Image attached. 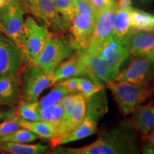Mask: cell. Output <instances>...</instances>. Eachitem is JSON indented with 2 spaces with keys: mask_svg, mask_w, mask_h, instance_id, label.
<instances>
[{
  "mask_svg": "<svg viewBox=\"0 0 154 154\" xmlns=\"http://www.w3.org/2000/svg\"><path fill=\"white\" fill-rule=\"evenodd\" d=\"M130 133L115 129L103 134L96 141L82 148L59 147L55 153L65 154H119L132 153L136 151Z\"/></svg>",
  "mask_w": 154,
  "mask_h": 154,
  "instance_id": "obj_1",
  "label": "cell"
},
{
  "mask_svg": "<svg viewBox=\"0 0 154 154\" xmlns=\"http://www.w3.org/2000/svg\"><path fill=\"white\" fill-rule=\"evenodd\" d=\"M106 85L124 115L132 113L154 94V86L151 84H132L109 81Z\"/></svg>",
  "mask_w": 154,
  "mask_h": 154,
  "instance_id": "obj_2",
  "label": "cell"
},
{
  "mask_svg": "<svg viewBox=\"0 0 154 154\" xmlns=\"http://www.w3.org/2000/svg\"><path fill=\"white\" fill-rule=\"evenodd\" d=\"M75 50L76 49L70 38H66L63 34L50 32L41 52L32 63L51 76L57 67L71 57Z\"/></svg>",
  "mask_w": 154,
  "mask_h": 154,
  "instance_id": "obj_3",
  "label": "cell"
},
{
  "mask_svg": "<svg viewBox=\"0 0 154 154\" xmlns=\"http://www.w3.org/2000/svg\"><path fill=\"white\" fill-rule=\"evenodd\" d=\"M49 34L47 26H40L32 17H26L19 47L23 64L32 63L36 59L43 49Z\"/></svg>",
  "mask_w": 154,
  "mask_h": 154,
  "instance_id": "obj_4",
  "label": "cell"
},
{
  "mask_svg": "<svg viewBox=\"0 0 154 154\" xmlns=\"http://www.w3.org/2000/svg\"><path fill=\"white\" fill-rule=\"evenodd\" d=\"M21 99L28 102L37 101L45 88L51 86V76L41 67L29 63L22 67L20 72Z\"/></svg>",
  "mask_w": 154,
  "mask_h": 154,
  "instance_id": "obj_5",
  "label": "cell"
},
{
  "mask_svg": "<svg viewBox=\"0 0 154 154\" xmlns=\"http://www.w3.org/2000/svg\"><path fill=\"white\" fill-rule=\"evenodd\" d=\"M26 7L21 0H7L0 7V32L20 47Z\"/></svg>",
  "mask_w": 154,
  "mask_h": 154,
  "instance_id": "obj_6",
  "label": "cell"
},
{
  "mask_svg": "<svg viewBox=\"0 0 154 154\" xmlns=\"http://www.w3.org/2000/svg\"><path fill=\"white\" fill-rule=\"evenodd\" d=\"M95 51L106 63L116 78L120 73V66L129 56L120 38L113 34L96 47L83 48ZM115 78V79H116Z\"/></svg>",
  "mask_w": 154,
  "mask_h": 154,
  "instance_id": "obj_7",
  "label": "cell"
},
{
  "mask_svg": "<svg viewBox=\"0 0 154 154\" xmlns=\"http://www.w3.org/2000/svg\"><path fill=\"white\" fill-rule=\"evenodd\" d=\"M113 81L132 84H151L154 82V61L147 56L133 57L128 66L119 73Z\"/></svg>",
  "mask_w": 154,
  "mask_h": 154,
  "instance_id": "obj_8",
  "label": "cell"
},
{
  "mask_svg": "<svg viewBox=\"0 0 154 154\" xmlns=\"http://www.w3.org/2000/svg\"><path fill=\"white\" fill-rule=\"evenodd\" d=\"M29 11L51 28L52 32L63 34L67 28L64 21L57 11L52 0H28Z\"/></svg>",
  "mask_w": 154,
  "mask_h": 154,
  "instance_id": "obj_9",
  "label": "cell"
},
{
  "mask_svg": "<svg viewBox=\"0 0 154 154\" xmlns=\"http://www.w3.org/2000/svg\"><path fill=\"white\" fill-rule=\"evenodd\" d=\"M23 65L20 51L16 44L0 32V78L19 73Z\"/></svg>",
  "mask_w": 154,
  "mask_h": 154,
  "instance_id": "obj_10",
  "label": "cell"
},
{
  "mask_svg": "<svg viewBox=\"0 0 154 154\" xmlns=\"http://www.w3.org/2000/svg\"><path fill=\"white\" fill-rule=\"evenodd\" d=\"M97 16L88 12H75L70 21L69 29L72 43L76 50L86 47L93 34Z\"/></svg>",
  "mask_w": 154,
  "mask_h": 154,
  "instance_id": "obj_11",
  "label": "cell"
},
{
  "mask_svg": "<svg viewBox=\"0 0 154 154\" xmlns=\"http://www.w3.org/2000/svg\"><path fill=\"white\" fill-rule=\"evenodd\" d=\"M123 45L133 57H142L154 49V31L136 30L130 28L121 39Z\"/></svg>",
  "mask_w": 154,
  "mask_h": 154,
  "instance_id": "obj_12",
  "label": "cell"
},
{
  "mask_svg": "<svg viewBox=\"0 0 154 154\" xmlns=\"http://www.w3.org/2000/svg\"><path fill=\"white\" fill-rule=\"evenodd\" d=\"M116 9V1L113 0L109 5L99 11L96 18L93 34L87 45L84 48L97 47L112 35L113 21Z\"/></svg>",
  "mask_w": 154,
  "mask_h": 154,
  "instance_id": "obj_13",
  "label": "cell"
},
{
  "mask_svg": "<svg viewBox=\"0 0 154 154\" xmlns=\"http://www.w3.org/2000/svg\"><path fill=\"white\" fill-rule=\"evenodd\" d=\"M77 52L85 63L88 79L101 85H103V83L115 79L116 77L106 63L95 51L87 49H79Z\"/></svg>",
  "mask_w": 154,
  "mask_h": 154,
  "instance_id": "obj_14",
  "label": "cell"
},
{
  "mask_svg": "<svg viewBox=\"0 0 154 154\" xmlns=\"http://www.w3.org/2000/svg\"><path fill=\"white\" fill-rule=\"evenodd\" d=\"M86 108H87V103H86V98L82 94L79 93L72 114L66 121L61 123L60 126L55 131L53 137L50 139L51 146L57 140L72 133L79 126L85 118Z\"/></svg>",
  "mask_w": 154,
  "mask_h": 154,
  "instance_id": "obj_15",
  "label": "cell"
},
{
  "mask_svg": "<svg viewBox=\"0 0 154 154\" xmlns=\"http://www.w3.org/2000/svg\"><path fill=\"white\" fill-rule=\"evenodd\" d=\"M78 76L87 77V71L85 63L76 51L55 69L51 75V86L63 79Z\"/></svg>",
  "mask_w": 154,
  "mask_h": 154,
  "instance_id": "obj_16",
  "label": "cell"
},
{
  "mask_svg": "<svg viewBox=\"0 0 154 154\" xmlns=\"http://www.w3.org/2000/svg\"><path fill=\"white\" fill-rule=\"evenodd\" d=\"M20 72L0 78V105H18L21 99Z\"/></svg>",
  "mask_w": 154,
  "mask_h": 154,
  "instance_id": "obj_17",
  "label": "cell"
},
{
  "mask_svg": "<svg viewBox=\"0 0 154 154\" xmlns=\"http://www.w3.org/2000/svg\"><path fill=\"white\" fill-rule=\"evenodd\" d=\"M99 119L98 117L92 113L86 112L85 118L79 126L72 133L57 140L52 146V148L59 146L62 144L76 141L94 134L97 131V124Z\"/></svg>",
  "mask_w": 154,
  "mask_h": 154,
  "instance_id": "obj_18",
  "label": "cell"
},
{
  "mask_svg": "<svg viewBox=\"0 0 154 154\" xmlns=\"http://www.w3.org/2000/svg\"><path fill=\"white\" fill-rule=\"evenodd\" d=\"M133 113L129 125L145 137L154 129V106H140Z\"/></svg>",
  "mask_w": 154,
  "mask_h": 154,
  "instance_id": "obj_19",
  "label": "cell"
},
{
  "mask_svg": "<svg viewBox=\"0 0 154 154\" xmlns=\"http://www.w3.org/2000/svg\"><path fill=\"white\" fill-rule=\"evenodd\" d=\"M0 148L6 153L11 154H40L47 153L48 146L42 144H24L16 142H0Z\"/></svg>",
  "mask_w": 154,
  "mask_h": 154,
  "instance_id": "obj_20",
  "label": "cell"
},
{
  "mask_svg": "<svg viewBox=\"0 0 154 154\" xmlns=\"http://www.w3.org/2000/svg\"><path fill=\"white\" fill-rule=\"evenodd\" d=\"M19 123L22 128L31 131L39 138L51 139L54 135L55 131L52 125L46 121H26L19 117Z\"/></svg>",
  "mask_w": 154,
  "mask_h": 154,
  "instance_id": "obj_21",
  "label": "cell"
},
{
  "mask_svg": "<svg viewBox=\"0 0 154 154\" xmlns=\"http://www.w3.org/2000/svg\"><path fill=\"white\" fill-rule=\"evenodd\" d=\"M38 109L42 121H46L52 125L54 131L57 130L63 120V109L61 101L56 104Z\"/></svg>",
  "mask_w": 154,
  "mask_h": 154,
  "instance_id": "obj_22",
  "label": "cell"
},
{
  "mask_svg": "<svg viewBox=\"0 0 154 154\" xmlns=\"http://www.w3.org/2000/svg\"><path fill=\"white\" fill-rule=\"evenodd\" d=\"M131 9H117L113 21V34L122 39L131 28Z\"/></svg>",
  "mask_w": 154,
  "mask_h": 154,
  "instance_id": "obj_23",
  "label": "cell"
},
{
  "mask_svg": "<svg viewBox=\"0 0 154 154\" xmlns=\"http://www.w3.org/2000/svg\"><path fill=\"white\" fill-rule=\"evenodd\" d=\"M131 28L136 30L154 31V16L139 9H132Z\"/></svg>",
  "mask_w": 154,
  "mask_h": 154,
  "instance_id": "obj_24",
  "label": "cell"
},
{
  "mask_svg": "<svg viewBox=\"0 0 154 154\" xmlns=\"http://www.w3.org/2000/svg\"><path fill=\"white\" fill-rule=\"evenodd\" d=\"M17 113L20 118L26 121H42L38 113V101L34 102L25 101L20 99L17 108Z\"/></svg>",
  "mask_w": 154,
  "mask_h": 154,
  "instance_id": "obj_25",
  "label": "cell"
},
{
  "mask_svg": "<svg viewBox=\"0 0 154 154\" xmlns=\"http://www.w3.org/2000/svg\"><path fill=\"white\" fill-rule=\"evenodd\" d=\"M67 94L68 93L64 87L61 84L57 82L54 84V86L47 96L42 98L40 101H38V108L48 106L59 103Z\"/></svg>",
  "mask_w": 154,
  "mask_h": 154,
  "instance_id": "obj_26",
  "label": "cell"
},
{
  "mask_svg": "<svg viewBox=\"0 0 154 154\" xmlns=\"http://www.w3.org/2000/svg\"><path fill=\"white\" fill-rule=\"evenodd\" d=\"M57 11L61 15L67 27H69L71 19L76 12V0H52Z\"/></svg>",
  "mask_w": 154,
  "mask_h": 154,
  "instance_id": "obj_27",
  "label": "cell"
},
{
  "mask_svg": "<svg viewBox=\"0 0 154 154\" xmlns=\"http://www.w3.org/2000/svg\"><path fill=\"white\" fill-rule=\"evenodd\" d=\"M38 137L35 134L26 128L14 131L8 135L0 137V142H16V143H27L32 142Z\"/></svg>",
  "mask_w": 154,
  "mask_h": 154,
  "instance_id": "obj_28",
  "label": "cell"
},
{
  "mask_svg": "<svg viewBox=\"0 0 154 154\" xmlns=\"http://www.w3.org/2000/svg\"><path fill=\"white\" fill-rule=\"evenodd\" d=\"M77 82L78 91L86 98V99L90 98L103 88V85L96 84L88 78H77Z\"/></svg>",
  "mask_w": 154,
  "mask_h": 154,
  "instance_id": "obj_29",
  "label": "cell"
},
{
  "mask_svg": "<svg viewBox=\"0 0 154 154\" xmlns=\"http://www.w3.org/2000/svg\"><path fill=\"white\" fill-rule=\"evenodd\" d=\"M19 116H17L12 118L5 119L3 122L0 123V137L8 135L22 128L19 123Z\"/></svg>",
  "mask_w": 154,
  "mask_h": 154,
  "instance_id": "obj_30",
  "label": "cell"
},
{
  "mask_svg": "<svg viewBox=\"0 0 154 154\" xmlns=\"http://www.w3.org/2000/svg\"><path fill=\"white\" fill-rule=\"evenodd\" d=\"M59 83L64 87L68 94H77L79 92L77 77L66 79L64 81H61V82H59Z\"/></svg>",
  "mask_w": 154,
  "mask_h": 154,
  "instance_id": "obj_31",
  "label": "cell"
},
{
  "mask_svg": "<svg viewBox=\"0 0 154 154\" xmlns=\"http://www.w3.org/2000/svg\"><path fill=\"white\" fill-rule=\"evenodd\" d=\"M17 116H18L17 113V109H15L14 106L9 110L4 111L1 109V105H0V120L12 118V117Z\"/></svg>",
  "mask_w": 154,
  "mask_h": 154,
  "instance_id": "obj_32",
  "label": "cell"
},
{
  "mask_svg": "<svg viewBox=\"0 0 154 154\" xmlns=\"http://www.w3.org/2000/svg\"><path fill=\"white\" fill-rule=\"evenodd\" d=\"M113 0H90V2L98 12H99L103 8H105Z\"/></svg>",
  "mask_w": 154,
  "mask_h": 154,
  "instance_id": "obj_33",
  "label": "cell"
},
{
  "mask_svg": "<svg viewBox=\"0 0 154 154\" xmlns=\"http://www.w3.org/2000/svg\"><path fill=\"white\" fill-rule=\"evenodd\" d=\"M132 0H117L116 2L117 9H131Z\"/></svg>",
  "mask_w": 154,
  "mask_h": 154,
  "instance_id": "obj_34",
  "label": "cell"
},
{
  "mask_svg": "<svg viewBox=\"0 0 154 154\" xmlns=\"http://www.w3.org/2000/svg\"><path fill=\"white\" fill-rule=\"evenodd\" d=\"M146 140H147L148 141L151 143V145L153 146V148L154 149V129H153L151 131L149 132V134L146 136L144 137Z\"/></svg>",
  "mask_w": 154,
  "mask_h": 154,
  "instance_id": "obj_35",
  "label": "cell"
},
{
  "mask_svg": "<svg viewBox=\"0 0 154 154\" xmlns=\"http://www.w3.org/2000/svg\"><path fill=\"white\" fill-rule=\"evenodd\" d=\"M143 153H154V149L149 141H148L147 143L145 144V146H144L143 149Z\"/></svg>",
  "mask_w": 154,
  "mask_h": 154,
  "instance_id": "obj_36",
  "label": "cell"
},
{
  "mask_svg": "<svg viewBox=\"0 0 154 154\" xmlns=\"http://www.w3.org/2000/svg\"><path fill=\"white\" fill-rule=\"evenodd\" d=\"M147 57H149L150 59H151L152 61H154V49H153V51H152L151 54H149V55H147Z\"/></svg>",
  "mask_w": 154,
  "mask_h": 154,
  "instance_id": "obj_37",
  "label": "cell"
}]
</instances>
